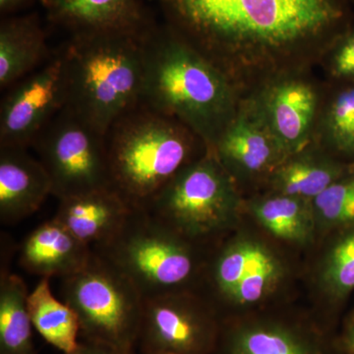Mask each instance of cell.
Instances as JSON below:
<instances>
[{
    "instance_id": "1",
    "label": "cell",
    "mask_w": 354,
    "mask_h": 354,
    "mask_svg": "<svg viewBox=\"0 0 354 354\" xmlns=\"http://www.w3.org/2000/svg\"><path fill=\"white\" fill-rule=\"evenodd\" d=\"M156 1L242 95L277 74L306 71L349 28L344 0Z\"/></svg>"
},
{
    "instance_id": "2",
    "label": "cell",
    "mask_w": 354,
    "mask_h": 354,
    "mask_svg": "<svg viewBox=\"0 0 354 354\" xmlns=\"http://www.w3.org/2000/svg\"><path fill=\"white\" fill-rule=\"evenodd\" d=\"M143 51L141 104L183 123L212 152L236 113L241 91L169 25L144 34Z\"/></svg>"
},
{
    "instance_id": "3",
    "label": "cell",
    "mask_w": 354,
    "mask_h": 354,
    "mask_svg": "<svg viewBox=\"0 0 354 354\" xmlns=\"http://www.w3.org/2000/svg\"><path fill=\"white\" fill-rule=\"evenodd\" d=\"M104 136L109 185L135 211H146L181 169L209 152L189 128L141 102Z\"/></svg>"
},
{
    "instance_id": "4",
    "label": "cell",
    "mask_w": 354,
    "mask_h": 354,
    "mask_svg": "<svg viewBox=\"0 0 354 354\" xmlns=\"http://www.w3.org/2000/svg\"><path fill=\"white\" fill-rule=\"evenodd\" d=\"M143 35L94 32L71 36L65 46V108L104 133L141 102Z\"/></svg>"
},
{
    "instance_id": "5",
    "label": "cell",
    "mask_w": 354,
    "mask_h": 354,
    "mask_svg": "<svg viewBox=\"0 0 354 354\" xmlns=\"http://www.w3.org/2000/svg\"><path fill=\"white\" fill-rule=\"evenodd\" d=\"M92 250L124 274L144 299L192 290L204 270L199 246L146 211L133 209L118 234Z\"/></svg>"
},
{
    "instance_id": "6",
    "label": "cell",
    "mask_w": 354,
    "mask_h": 354,
    "mask_svg": "<svg viewBox=\"0 0 354 354\" xmlns=\"http://www.w3.org/2000/svg\"><path fill=\"white\" fill-rule=\"evenodd\" d=\"M239 186L213 153L181 169L146 209L160 223L200 246L234 225Z\"/></svg>"
},
{
    "instance_id": "7",
    "label": "cell",
    "mask_w": 354,
    "mask_h": 354,
    "mask_svg": "<svg viewBox=\"0 0 354 354\" xmlns=\"http://www.w3.org/2000/svg\"><path fill=\"white\" fill-rule=\"evenodd\" d=\"M62 293L84 339L135 353L144 298L124 274L93 252L85 267L62 279Z\"/></svg>"
},
{
    "instance_id": "8",
    "label": "cell",
    "mask_w": 354,
    "mask_h": 354,
    "mask_svg": "<svg viewBox=\"0 0 354 354\" xmlns=\"http://www.w3.org/2000/svg\"><path fill=\"white\" fill-rule=\"evenodd\" d=\"M31 147L58 200L111 188L104 133L69 109L60 111Z\"/></svg>"
},
{
    "instance_id": "9",
    "label": "cell",
    "mask_w": 354,
    "mask_h": 354,
    "mask_svg": "<svg viewBox=\"0 0 354 354\" xmlns=\"http://www.w3.org/2000/svg\"><path fill=\"white\" fill-rule=\"evenodd\" d=\"M221 323L193 290L144 299L137 348L141 354H213Z\"/></svg>"
},
{
    "instance_id": "10",
    "label": "cell",
    "mask_w": 354,
    "mask_h": 354,
    "mask_svg": "<svg viewBox=\"0 0 354 354\" xmlns=\"http://www.w3.org/2000/svg\"><path fill=\"white\" fill-rule=\"evenodd\" d=\"M6 91L0 106V147L30 148L37 135L68 101L62 48Z\"/></svg>"
},
{
    "instance_id": "11",
    "label": "cell",
    "mask_w": 354,
    "mask_h": 354,
    "mask_svg": "<svg viewBox=\"0 0 354 354\" xmlns=\"http://www.w3.org/2000/svg\"><path fill=\"white\" fill-rule=\"evenodd\" d=\"M243 97L288 156L314 141L323 97L305 71L270 77Z\"/></svg>"
},
{
    "instance_id": "12",
    "label": "cell",
    "mask_w": 354,
    "mask_h": 354,
    "mask_svg": "<svg viewBox=\"0 0 354 354\" xmlns=\"http://www.w3.org/2000/svg\"><path fill=\"white\" fill-rule=\"evenodd\" d=\"M211 153L235 183L270 178L288 153L242 95L239 109Z\"/></svg>"
},
{
    "instance_id": "13",
    "label": "cell",
    "mask_w": 354,
    "mask_h": 354,
    "mask_svg": "<svg viewBox=\"0 0 354 354\" xmlns=\"http://www.w3.org/2000/svg\"><path fill=\"white\" fill-rule=\"evenodd\" d=\"M48 20L71 34L128 32L153 27L140 0H39Z\"/></svg>"
},
{
    "instance_id": "14",
    "label": "cell",
    "mask_w": 354,
    "mask_h": 354,
    "mask_svg": "<svg viewBox=\"0 0 354 354\" xmlns=\"http://www.w3.org/2000/svg\"><path fill=\"white\" fill-rule=\"evenodd\" d=\"M213 354H330L322 335L274 320L221 323Z\"/></svg>"
},
{
    "instance_id": "15",
    "label": "cell",
    "mask_w": 354,
    "mask_h": 354,
    "mask_svg": "<svg viewBox=\"0 0 354 354\" xmlns=\"http://www.w3.org/2000/svg\"><path fill=\"white\" fill-rule=\"evenodd\" d=\"M53 195L50 176L28 148L0 147V221L19 223Z\"/></svg>"
},
{
    "instance_id": "16",
    "label": "cell",
    "mask_w": 354,
    "mask_h": 354,
    "mask_svg": "<svg viewBox=\"0 0 354 354\" xmlns=\"http://www.w3.org/2000/svg\"><path fill=\"white\" fill-rule=\"evenodd\" d=\"M92 256V248L55 218L35 228L19 247L21 267L41 278H66L85 267Z\"/></svg>"
},
{
    "instance_id": "17",
    "label": "cell",
    "mask_w": 354,
    "mask_h": 354,
    "mask_svg": "<svg viewBox=\"0 0 354 354\" xmlns=\"http://www.w3.org/2000/svg\"><path fill=\"white\" fill-rule=\"evenodd\" d=\"M132 211L115 191L104 188L59 200L53 218L93 249L118 234Z\"/></svg>"
},
{
    "instance_id": "18",
    "label": "cell",
    "mask_w": 354,
    "mask_h": 354,
    "mask_svg": "<svg viewBox=\"0 0 354 354\" xmlns=\"http://www.w3.org/2000/svg\"><path fill=\"white\" fill-rule=\"evenodd\" d=\"M53 55L36 14L4 18L0 24V88H10Z\"/></svg>"
},
{
    "instance_id": "19",
    "label": "cell",
    "mask_w": 354,
    "mask_h": 354,
    "mask_svg": "<svg viewBox=\"0 0 354 354\" xmlns=\"http://www.w3.org/2000/svg\"><path fill=\"white\" fill-rule=\"evenodd\" d=\"M344 165L312 142L291 153L268 179L272 192L302 199H315L335 181L346 176Z\"/></svg>"
},
{
    "instance_id": "20",
    "label": "cell",
    "mask_w": 354,
    "mask_h": 354,
    "mask_svg": "<svg viewBox=\"0 0 354 354\" xmlns=\"http://www.w3.org/2000/svg\"><path fill=\"white\" fill-rule=\"evenodd\" d=\"M28 307L32 327L44 341L64 354L72 353L78 348L81 335L78 317L64 300L55 297L50 279L41 278L30 291Z\"/></svg>"
},
{
    "instance_id": "21",
    "label": "cell",
    "mask_w": 354,
    "mask_h": 354,
    "mask_svg": "<svg viewBox=\"0 0 354 354\" xmlns=\"http://www.w3.org/2000/svg\"><path fill=\"white\" fill-rule=\"evenodd\" d=\"M249 209L262 227L283 241L306 243L316 227L312 201L272 192L256 198Z\"/></svg>"
},
{
    "instance_id": "22",
    "label": "cell",
    "mask_w": 354,
    "mask_h": 354,
    "mask_svg": "<svg viewBox=\"0 0 354 354\" xmlns=\"http://www.w3.org/2000/svg\"><path fill=\"white\" fill-rule=\"evenodd\" d=\"M24 279L8 269L0 274V354H37Z\"/></svg>"
},
{
    "instance_id": "23",
    "label": "cell",
    "mask_w": 354,
    "mask_h": 354,
    "mask_svg": "<svg viewBox=\"0 0 354 354\" xmlns=\"http://www.w3.org/2000/svg\"><path fill=\"white\" fill-rule=\"evenodd\" d=\"M322 101L314 141L328 153L354 156V82Z\"/></svg>"
},
{
    "instance_id": "24",
    "label": "cell",
    "mask_w": 354,
    "mask_h": 354,
    "mask_svg": "<svg viewBox=\"0 0 354 354\" xmlns=\"http://www.w3.org/2000/svg\"><path fill=\"white\" fill-rule=\"evenodd\" d=\"M265 246L252 241H235L223 247L204 268L207 281L216 297L227 302L250 271Z\"/></svg>"
},
{
    "instance_id": "25",
    "label": "cell",
    "mask_w": 354,
    "mask_h": 354,
    "mask_svg": "<svg viewBox=\"0 0 354 354\" xmlns=\"http://www.w3.org/2000/svg\"><path fill=\"white\" fill-rule=\"evenodd\" d=\"M316 225L326 228L354 223V174L344 176L312 200Z\"/></svg>"
},
{
    "instance_id": "26",
    "label": "cell",
    "mask_w": 354,
    "mask_h": 354,
    "mask_svg": "<svg viewBox=\"0 0 354 354\" xmlns=\"http://www.w3.org/2000/svg\"><path fill=\"white\" fill-rule=\"evenodd\" d=\"M281 274L278 259L265 247L250 271L235 288L227 304L248 305L259 302L278 283Z\"/></svg>"
},
{
    "instance_id": "27",
    "label": "cell",
    "mask_w": 354,
    "mask_h": 354,
    "mask_svg": "<svg viewBox=\"0 0 354 354\" xmlns=\"http://www.w3.org/2000/svg\"><path fill=\"white\" fill-rule=\"evenodd\" d=\"M322 283L334 297L354 290V227L339 239L325 261Z\"/></svg>"
},
{
    "instance_id": "28",
    "label": "cell",
    "mask_w": 354,
    "mask_h": 354,
    "mask_svg": "<svg viewBox=\"0 0 354 354\" xmlns=\"http://www.w3.org/2000/svg\"><path fill=\"white\" fill-rule=\"evenodd\" d=\"M329 75L344 82H354V27H349L328 48L322 59Z\"/></svg>"
},
{
    "instance_id": "29",
    "label": "cell",
    "mask_w": 354,
    "mask_h": 354,
    "mask_svg": "<svg viewBox=\"0 0 354 354\" xmlns=\"http://www.w3.org/2000/svg\"><path fill=\"white\" fill-rule=\"evenodd\" d=\"M70 354H135V353L121 351V349L114 348L109 344H102V342L83 339L79 344L78 348Z\"/></svg>"
},
{
    "instance_id": "30",
    "label": "cell",
    "mask_w": 354,
    "mask_h": 354,
    "mask_svg": "<svg viewBox=\"0 0 354 354\" xmlns=\"http://www.w3.org/2000/svg\"><path fill=\"white\" fill-rule=\"evenodd\" d=\"M31 0H0V12L2 15L16 12L27 6Z\"/></svg>"
},
{
    "instance_id": "31",
    "label": "cell",
    "mask_w": 354,
    "mask_h": 354,
    "mask_svg": "<svg viewBox=\"0 0 354 354\" xmlns=\"http://www.w3.org/2000/svg\"><path fill=\"white\" fill-rule=\"evenodd\" d=\"M339 346L344 354H354V322L348 326L342 335Z\"/></svg>"
},
{
    "instance_id": "32",
    "label": "cell",
    "mask_w": 354,
    "mask_h": 354,
    "mask_svg": "<svg viewBox=\"0 0 354 354\" xmlns=\"http://www.w3.org/2000/svg\"><path fill=\"white\" fill-rule=\"evenodd\" d=\"M353 171L354 172V165H353Z\"/></svg>"
}]
</instances>
